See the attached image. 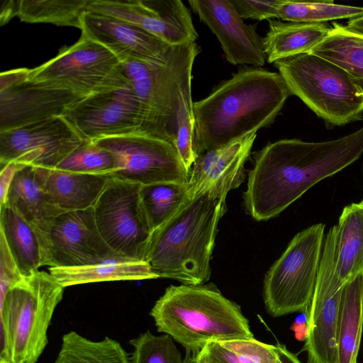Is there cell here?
Wrapping results in <instances>:
<instances>
[{
    "label": "cell",
    "instance_id": "1",
    "mask_svg": "<svg viewBox=\"0 0 363 363\" xmlns=\"http://www.w3.org/2000/svg\"><path fill=\"white\" fill-rule=\"evenodd\" d=\"M290 95L279 73L240 68L208 96L194 102L197 157L270 125Z\"/></svg>",
    "mask_w": 363,
    "mask_h": 363
},
{
    "label": "cell",
    "instance_id": "2",
    "mask_svg": "<svg viewBox=\"0 0 363 363\" xmlns=\"http://www.w3.org/2000/svg\"><path fill=\"white\" fill-rule=\"evenodd\" d=\"M225 201L208 192L194 195L170 220L153 232L146 262L157 278L182 284H203Z\"/></svg>",
    "mask_w": 363,
    "mask_h": 363
},
{
    "label": "cell",
    "instance_id": "3",
    "mask_svg": "<svg viewBox=\"0 0 363 363\" xmlns=\"http://www.w3.org/2000/svg\"><path fill=\"white\" fill-rule=\"evenodd\" d=\"M150 315L158 332L189 352L198 353L209 342L254 338L240 306L212 283L169 286Z\"/></svg>",
    "mask_w": 363,
    "mask_h": 363
},
{
    "label": "cell",
    "instance_id": "4",
    "mask_svg": "<svg viewBox=\"0 0 363 363\" xmlns=\"http://www.w3.org/2000/svg\"><path fill=\"white\" fill-rule=\"evenodd\" d=\"M64 287L45 271L23 277L1 297L0 362L36 363Z\"/></svg>",
    "mask_w": 363,
    "mask_h": 363
},
{
    "label": "cell",
    "instance_id": "5",
    "mask_svg": "<svg viewBox=\"0 0 363 363\" xmlns=\"http://www.w3.org/2000/svg\"><path fill=\"white\" fill-rule=\"evenodd\" d=\"M291 94L327 125H343L363 115V96L348 74L337 65L308 53L274 62Z\"/></svg>",
    "mask_w": 363,
    "mask_h": 363
},
{
    "label": "cell",
    "instance_id": "6",
    "mask_svg": "<svg viewBox=\"0 0 363 363\" xmlns=\"http://www.w3.org/2000/svg\"><path fill=\"white\" fill-rule=\"evenodd\" d=\"M200 51V47L194 42L173 46L164 62L133 60L122 62L152 134L174 145L181 93L185 84L191 81L193 65Z\"/></svg>",
    "mask_w": 363,
    "mask_h": 363
},
{
    "label": "cell",
    "instance_id": "7",
    "mask_svg": "<svg viewBox=\"0 0 363 363\" xmlns=\"http://www.w3.org/2000/svg\"><path fill=\"white\" fill-rule=\"evenodd\" d=\"M325 228V224L318 223L297 233L266 273L263 299L272 317L309 307L319 272Z\"/></svg>",
    "mask_w": 363,
    "mask_h": 363
},
{
    "label": "cell",
    "instance_id": "8",
    "mask_svg": "<svg viewBox=\"0 0 363 363\" xmlns=\"http://www.w3.org/2000/svg\"><path fill=\"white\" fill-rule=\"evenodd\" d=\"M29 79L52 83L82 97L130 87L118 58L84 35L53 59L31 69Z\"/></svg>",
    "mask_w": 363,
    "mask_h": 363
},
{
    "label": "cell",
    "instance_id": "9",
    "mask_svg": "<svg viewBox=\"0 0 363 363\" xmlns=\"http://www.w3.org/2000/svg\"><path fill=\"white\" fill-rule=\"evenodd\" d=\"M140 186L112 177L93 209L102 238L116 254L146 262L152 231L142 206Z\"/></svg>",
    "mask_w": 363,
    "mask_h": 363
},
{
    "label": "cell",
    "instance_id": "10",
    "mask_svg": "<svg viewBox=\"0 0 363 363\" xmlns=\"http://www.w3.org/2000/svg\"><path fill=\"white\" fill-rule=\"evenodd\" d=\"M113 156L111 177L140 185L189 183V173L175 145L146 133H133L93 141Z\"/></svg>",
    "mask_w": 363,
    "mask_h": 363
},
{
    "label": "cell",
    "instance_id": "11",
    "mask_svg": "<svg viewBox=\"0 0 363 363\" xmlns=\"http://www.w3.org/2000/svg\"><path fill=\"white\" fill-rule=\"evenodd\" d=\"M344 286L337 272V227L325 235L319 272L309 305L303 350L308 363H334L336 327Z\"/></svg>",
    "mask_w": 363,
    "mask_h": 363
},
{
    "label": "cell",
    "instance_id": "12",
    "mask_svg": "<svg viewBox=\"0 0 363 363\" xmlns=\"http://www.w3.org/2000/svg\"><path fill=\"white\" fill-rule=\"evenodd\" d=\"M86 141L118 135H153L145 111L130 86L85 97L63 116Z\"/></svg>",
    "mask_w": 363,
    "mask_h": 363
},
{
    "label": "cell",
    "instance_id": "13",
    "mask_svg": "<svg viewBox=\"0 0 363 363\" xmlns=\"http://www.w3.org/2000/svg\"><path fill=\"white\" fill-rule=\"evenodd\" d=\"M86 142L63 116L1 131V167L16 162L55 169Z\"/></svg>",
    "mask_w": 363,
    "mask_h": 363
},
{
    "label": "cell",
    "instance_id": "14",
    "mask_svg": "<svg viewBox=\"0 0 363 363\" xmlns=\"http://www.w3.org/2000/svg\"><path fill=\"white\" fill-rule=\"evenodd\" d=\"M39 233L43 242V266L80 267L118 255L102 238L93 207L63 212Z\"/></svg>",
    "mask_w": 363,
    "mask_h": 363
},
{
    "label": "cell",
    "instance_id": "15",
    "mask_svg": "<svg viewBox=\"0 0 363 363\" xmlns=\"http://www.w3.org/2000/svg\"><path fill=\"white\" fill-rule=\"evenodd\" d=\"M87 10L130 23L171 46L198 38L191 12L180 0H89Z\"/></svg>",
    "mask_w": 363,
    "mask_h": 363
},
{
    "label": "cell",
    "instance_id": "16",
    "mask_svg": "<svg viewBox=\"0 0 363 363\" xmlns=\"http://www.w3.org/2000/svg\"><path fill=\"white\" fill-rule=\"evenodd\" d=\"M84 98L48 82L21 81L0 91V132L62 116Z\"/></svg>",
    "mask_w": 363,
    "mask_h": 363
},
{
    "label": "cell",
    "instance_id": "17",
    "mask_svg": "<svg viewBox=\"0 0 363 363\" xmlns=\"http://www.w3.org/2000/svg\"><path fill=\"white\" fill-rule=\"evenodd\" d=\"M188 3L216 35L230 63L255 67L265 64L263 38L252 26L244 23L230 0H189Z\"/></svg>",
    "mask_w": 363,
    "mask_h": 363
},
{
    "label": "cell",
    "instance_id": "18",
    "mask_svg": "<svg viewBox=\"0 0 363 363\" xmlns=\"http://www.w3.org/2000/svg\"><path fill=\"white\" fill-rule=\"evenodd\" d=\"M82 35L101 44L121 62H164L173 46L127 21L86 10L82 16Z\"/></svg>",
    "mask_w": 363,
    "mask_h": 363
},
{
    "label": "cell",
    "instance_id": "19",
    "mask_svg": "<svg viewBox=\"0 0 363 363\" xmlns=\"http://www.w3.org/2000/svg\"><path fill=\"white\" fill-rule=\"evenodd\" d=\"M257 132L199 155L189 175L191 197L200 193L225 201L228 193L245 178L244 165L251 154Z\"/></svg>",
    "mask_w": 363,
    "mask_h": 363
},
{
    "label": "cell",
    "instance_id": "20",
    "mask_svg": "<svg viewBox=\"0 0 363 363\" xmlns=\"http://www.w3.org/2000/svg\"><path fill=\"white\" fill-rule=\"evenodd\" d=\"M36 177L53 203L63 211L93 207L112 177L35 167Z\"/></svg>",
    "mask_w": 363,
    "mask_h": 363
},
{
    "label": "cell",
    "instance_id": "21",
    "mask_svg": "<svg viewBox=\"0 0 363 363\" xmlns=\"http://www.w3.org/2000/svg\"><path fill=\"white\" fill-rule=\"evenodd\" d=\"M50 274L64 288L74 285L111 281L157 279L148 263L113 255L80 267H48Z\"/></svg>",
    "mask_w": 363,
    "mask_h": 363
},
{
    "label": "cell",
    "instance_id": "22",
    "mask_svg": "<svg viewBox=\"0 0 363 363\" xmlns=\"http://www.w3.org/2000/svg\"><path fill=\"white\" fill-rule=\"evenodd\" d=\"M0 236L5 240L22 277H28L43 266L42 237L31 223L6 204L0 205Z\"/></svg>",
    "mask_w": 363,
    "mask_h": 363
},
{
    "label": "cell",
    "instance_id": "23",
    "mask_svg": "<svg viewBox=\"0 0 363 363\" xmlns=\"http://www.w3.org/2000/svg\"><path fill=\"white\" fill-rule=\"evenodd\" d=\"M332 28L327 23H308L269 20L263 38L264 51L269 63L308 53L321 43Z\"/></svg>",
    "mask_w": 363,
    "mask_h": 363
},
{
    "label": "cell",
    "instance_id": "24",
    "mask_svg": "<svg viewBox=\"0 0 363 363\" xmlns=\"http://www.w3.org/2000/svg\"><path fill=\"white\" fill-rule=\"evenodd\" d=\"M4 203L16 210L39 232L65 212L53 203L40 185L35 167L29 165L16 173Z\"/></svg>",
    "mask_w": 363,
    "mask_h": 363
},
{
    "label": "cell",
    "instance_id": "25",
    "mask_svg": "<svg viewBox=\"0 0 363 363\" xmlns=\"http://www.w3.org/2000/svg\"><path fill=\"white\" fill-rule=\"evenodd\" d=\"M363 274L342 289L337 327L334 363H357L363 327Z\"/></svg>",
    "mask_w": 363,
    "mask_h": 363
},
{
    "label": "cell",
    "instance_id": "26",
    "mask_svg": "<svg viewBox=\"0 0 363 363\" xmlns=\"http://www.w3.org/2000/svg\"><path fill=\"white\" fill-rule=\"evenodd\" d=\"M337 227V272L345 286L363 274V208L346 206Z\"/></svg>",
    "mask_w": 363,
    "mask_h": 363
},
{
    "label": "cell",
    "instance_id": "27",
    "mask_svg": "<svg viewBox=\"0 0 363 363\" xmlns=\"http://www.w3.org/2000/svg\"><path fill=\"white\" fill-rule=\"evenodd\" d=\"M310 53L344 69L363 96V35L333 22L328 35Z\"/></svg>",
    "mask_w": 363,
    "mask_h": 363
},
{
    "label": "cell",
    "instance_id": "28",
    "mask_svg": "<svg viewBox=\"0 0 363 363\" xmlns=\"http://www.w3.org/2000/svg\"><path fill=\"white\" fill-rule=\"evenodd\" d=\"M54 363H130V356L121 344L105 337L89 340L74 330L65 333Z\"/></svg>",
    "mask_w": 363,
    "mask_h": 363
},
{
    "label": "cell",
    "instance_id": "29",
    "mask_svg": "<svg viewBox=\"0 0 363 363\" xmlns=\"http://www.w3.org/2000/svg\"><path fill=\"white\" fill-rule=\"evenodd\" d=\"M140 196L152 233L192 198L189 183L177 182L141 185Z\"/></svg>",
    "mask_w": 363,
    "mask_h": 363
},
{
    "label": "cell",
    "instance_id": "30",
    "mask_svg": "<svg viewBox=\"0 0 363 363\" xmlns=\"http://www.w3.org/2000/svg\"><path fill=\"white\" fill-rule=\"evenodd\" d=\"M89 0H18L13 1L14 16L27 23H46L81 29Z\"/></svg>",
    "mask_w": 363,
    "mask_h": 363
},
{
    "label": "cell",
    "instance_id": "31",
    "mask_svg": "<svg viewBox=\"0 0 363 363\" xmlns=\"http://www.w3.org/2000/svg\"><path fill=\"white\" fill-rule=\"evenodd\" d=\"M276 345L255 338L208 342L197 354V363H276Z\"/></svg>",
    "mask_w": 363,
    "mask_h": 363
},
{
    "label": "cell",
    "instance_id": "32",
    "mask_svg": "<svg viewBox=\"0 0 363 363\" xmlns=\"http://www.w3.org/2000/svg\"><path fill=\"white\" fill-rule=\"evenodd\" d=\"M363 16V7L341 5L333 1H295L281 0L278 18L287 22L320 23Z\"/></svg>",
    "mask_w": 363,
    "mask_h": 363
},
{
    "label": "cell",
    "instance_id": "33",
    "mask_svg": "<svg viewBox=\"0 0 363 363\" xmlns=\"http://www.w3.org/2000/svg\"><path fill=\"white\" fill-rule=\"evenodd\" d=\"M133 350L130 363H182L174 340L168 334L156 335L150 330L130 340Z\"/></svg>",
    "mask_w": 363,
    "mask_h": 363
},
{
    "label": "cell",
    "instance_id": "34",
    "mask_svg": "<svg viewBox=\"0 0 363 363\" xmlns=\"http://www.w3.org/2000/svg\"><path fill=\"white\" fill-rule=\"evenodd\" d=\"M56 169L81 174L111 176L116 169V162L109 151L94 142H86Z\"/></svg>",
    "mask_w": 363,
    "mask_h": 363
},
{
    "label": "cell",
    "instance_id": "35",
    "mask_svg": "<svg viewBox=\"0 0 363 363\" xmlns=\"http://www.w3.org/2000/svg\"><path fill=\"white\" fill-rule=\"evenodd\" d=\"M191 97V81L184 86L177 114L175 147L187 171L197 159L194 148V115Z\"/></svg>",
    "mask_w": 363,
    "mask_h": 363
},
{
    "label": "cell",
    "instance_id": "36",
    "mask_svg": "<svg viewBox=\"0 0 363 363\" xmlns=\"http://www.w3.org/2000/svg\"><path fill=\"white\" fill-rule=\"evenodd\" d=\"M230 1L243 19L262 21L278 18L281 0H230Z\"/></svg>",
    "mask_w": 363,
    "mask_h": 363
},
{
    "label": "cell",
    "instance_id": "37",
    "mask_svg": "<svg viewBox=\"0 0 363 363\" xmlns=\"http://www.w3.org/2000/svg\"><path fill=\"white\" fill-rule=\"evenodd\" d=\"M16 265L11 255L4 238L0 236V289L1 297L8 291L9 287L21 279Z\"/></svg>",
    "mask_w": 363,
    "mask_h": 363
},
{
    "label": "cell",
    "instance_id": "38",
    "mask_svg": "<svg viewBox=\"0 0 363 363\" xmlns=\"http://www.w3.org/2000/svg\"><path fill=\"white\" fill-rule=\"evenodd\" d=\"M25 166L16 162H11L1 167L0 205L5 202L9 188L16 173Z\"/></svg>",
    "mask_w": 363,
    "mask_h": 363
},
{
    "label": "cell",
    "instance_id": "39",
    "mask_svg": "<svg viewBox=\"0 0 363 363\" xmlns=\"http://www.w3.org/2000/svg\"><path fill=\"white\" fill-rule=\"evenodd\" d=\"M30 72V69L27 68H19L1 72L0 74V91L28 79Z\"/></svg>",
    "mask_w": 363,
    "mask_h": 363
},
{
    "label": "cell",
    "instance_id": "40",
    "mask_svg": "<svg viewBox=\"0 0 363 363\" xmlns=\"http://www.w3.org/2000/svg\"><path fill=\"white\" fill-rule=\"evenodd\" d=\"M277 362L276 363H302L297 356L290 352L285 345L277 343Z\"/></svg>",
    "mask_w": 363,
    "mask_h": 363
},
{
    "label": "cell",
    "instance_id": "41",
    "mask_svg": "<svg viewBox=\"0 0 363 363\" xmlns=\"http://www.w3.org/2000/svg\"><path fill=\"white\" fill-rule=\"evenodd\" d=\"M346 27L351 31L363 35V16L350 19Z\"/></svg>",
    "mask_w": 363,
    "mask_h": 363
},
{
    "label": "cell",
    "instance_id": "42",
    "mask_svg": "<svg viewBox=\"0 0 363 363\" xmlns=\"http://www.w3.org/2000/svg\"><path fill=\"white\" fill-rule=\"evenodd\" d=\"M196 354L195 352L186 351V355L183 359L182 363H197Z\"/></svg>",
    "mask_w": 363,
    "mask_h": 363
},
{
    "label": "cell",
    "instance_id": "43",
    "mask_svg": "<svg viewBox=\"0 0 363 363\" xmlns=\"http://www.w3.org/2000/svg\"><path fill=\"white\" fill-rule=\"evenodd\" d=\"M359 205L363 208V199L359 203Z\"/></svg>",
    "mask_w": 363,
    "mask_h": 363
},
{
    "label": "cell",
    "instance_id": "44",
    "mask_svg": "<svg viewBox=\"0 0 363 363\" xmlns=\"http://www.w3.org/2000/svg\"><path fill=\"white\" fill-rule=\"evenodd\" d=\"M362 309H363V297H362Z\"/></svg>",
    "mask_w": 363,
    "mask_h": 363
},
{
    "label": "cell",
    "instance_id": "45",
    "mask_svg": "<svg viewBox=\"0 0 363 363\" xmlns=\"http://www.w3.org/2000/svg\"><path fill=\"white\" fill-rule=\"evenodd\" d=\"M0 363H7V362H0Z\"/></svg>",
    "mask_w": 363,
    "mask_h": 363
}]
</instances>
